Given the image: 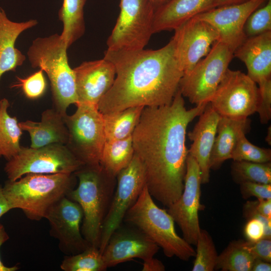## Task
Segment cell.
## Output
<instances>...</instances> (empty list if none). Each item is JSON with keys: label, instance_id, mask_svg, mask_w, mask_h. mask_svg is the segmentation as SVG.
I'll use <instances>...</instances> for the list:
<instances>
[{"label": "cell", "instance_id": "1", "mask_svg": "<svg viewBox=\"0 0 271 271\" xmlns=\"http://www.w3.org/2000/svg\"><path fill=\"white\" fill-rule=\"evenodd\" d=\"M183 97L178 89L170 104L145 107L132 134L134 154L144 167L148 190L167 207L183 191L188 125L208 103L187 109Z\"/></svg>", "mask_w": 271, "mask_h": 271}, {"label": "cell", "instance_id": "2", "mask_svg": "<svg viewBox=\"0 0 271 271\" xmlns=\"http://www.w3.org/2000/svg\"><path fill=\"white\" fill-rule=\"evenodd\" d=\"M104 57L113 63L116 75L112 86L97 105L102 114L172 102L184 74L175 55L173 37L157 50L107 49Z\"/></svg>", "mask_w": 271, "mask_h": 271}, {"label": "cell", "instance_id": "3", "mask_svg": "<svg viewBox=\"0 0 271 271\" xmlns=\"http://www.w3.org/2000/svg\"><path fill=\"white\" fill-rule=\"evenodd\" d=\"M74 174H29L3 186L11 208L20 209L32 220L45 218L48 210L74 188Z\"/></svg>", "mask_w": 271, "mask_h": 271}, {"label": "cell", "instance_id": "4", "mask_svg": "<svg viewBox=\"0 0 271 271\" xmlns=\"http://www.w3.org/2000/svg\"><path fill=\"white\" fill-rule=\"evenodd\" d=\"M78 186L67 195L81 207L83 217L81 230L83 237L99 248L102 226L114 194L115 177L101 166H82L74 173Z\"/></svg>", "mask_w": 271, "mask_h": 271}, {"label": "cell", "instance_id": "5", "mask_svg": "<svg viewBox=\"0 0 271 271\" xmlns=\"http://www.w3.org/2000/svg\"><path fill=\"white\" fill-rule=\"evenodd\" d=\"M67 46L60 35L35 39L27 56L33 68L45 71L50 81L54 108L63 115L78 103L75 77L68 64Z\"/></svg>", "mask_w": 271, "mask_h": 271}, {"label": "cell", "instance_id": "6", "mask_svg": "<svg viewBox=\"0 0 271 271\" xmlns=\"http://www.w3.org/2000/svg\"><path fill=\"white\" fill-rule=\"evenodd\" d=\"M123 221L144 232L168 257L176 256L188 261L195 256V250L178 235L174 219L167 210L156 204L146 185L126 213Z\"/></svg>", "mask_w": 271, "mask_h": 271}, {"label": "cell", "instance_id": "7", "mask_svg": "<svg viewBox=\"0 0 271 271\" xmlns=\"http://www.w3.org/2000/svg\"><path fill=\"white\" fill-rule=\"evenodd\" d=\"M72 115L64 116L68 131L66 146L83 165L98 166L106 142L102 114L97 105L78 103Z\"/></svg>", "mask_w": 271, "mask_h": 271}, {"label": "cell", "instance_id": "8", "mask_svg": "<svg viewBox=\"0 0 271 271\" xmlns=\"http://www.w3.org/2000/svg\"><path fill=\"white\" fill-rule=\"evenodd\" d=\"M233 57L232 49L220 40L215 42L205 57L183 74L179 85L182 96L196 105L209 102Z\"/></svg>", "mask_w": 271, "mask_h": 271}, {"label": "cell", "instance_id": "9", "mask_svg": "<svg viewBox=\"0 0 271 271\" xmlns=\"http://www.w3.org/2000/svg\"><path fill=\"white\" fill-rule=\"evenodd\" d=\"M120 12L107 40V50L144 49L153 34L155 8L150 0H120Z\"/></svg>", "mask_w": 271, "mask_h": 271}, {"label": "cell", "instance_id": "10", "mask_svg": "<svg viewBox=\"0 0 271 271\" xmlns=\"http://www.w3.org/2000/svg\"><path fill=\"white\" fill-rule=\"evenodd\" d=\"M83 164L65 145L52 144L39 148L21 146L4 168L9 180L29 174H73Z\"/></svg>", "mask_w": 271, "mask_h": 271}, {"label": "cell", "instance_id": "11", "mask_svg": "<svg viewBox=\"0 0 271 271\" xmlns=\"http://www.w3.org/2000/svg\"><path fill=\"white\" fill-rule=\"evenodd\" d=\"M209 102L220 116L246 118L256 112L260 91L247 74L228 69Z\"/></svg>", "mask_w": 271, "mask_h": 271}, {"label": "cell", "instance_id": "12", "mask_svg": "<svg viewBox=\"0 0 271 271\" xmlns=\"http://www.w3.org/2000/svg\"><path fill=\"white\" fill-rule=\"evenodd\" d=\"M117 186L102 226L99 249L102 252L111 235L122 224L125 215L146 185L144 167L134 154L129 165L116 176Z\"/></svg>", "mask_w": 271, "mask_h": 271}, {"label": "cell", "instance_id": "13", "mask_svg": "<svg viewBox=\"0 0 271 271\" xmlns=\"http://www.w3.org/2000/svg\"><path fill=\"white\" fill-rule=\"evenodd\" d=\"M201 184L199 165L188 154L183 191L180 197L167 210L180 228L183 238L191 245H196L201 229L198 216L202 206Z\"/></svg>", "mask_w": 271, "mask_h": 271}, {"label": "cell", "instance_id": "14", "mask_svg": "<svg viewBox=\"0 0 271 271\" xmlns=\"http://www.w3.org/2000/svg\"><path fill=\"white\" fill-rule=\"evenodd\" d=\"M83 217L80 206L67 196L51 207L45 216L50 234L59 241L60 249L66 255L81 252L91 245L81 233Z\"/></svg>", "mask_w": 271, "mask_h": 271}, {"label": "cell", "instance_id": "15", "mask_svg": "<svg viewBox=\"0 0 271 271\" xmlns=\"http://www.w3.org/2000/svg\"><path fill=\"white\" fill-rule=\"evenodd\" d=\"M175 55L186 74L210 51L218 40V31L210 23L194 17L175 30Z\"/></svg>", "mask_w": 271, "mask_h": 271}, {"label": "cell", "instance_id": "16", "mask_svg": "<svg viewBox=\"0 0 271 271\" xmlns=\"http://www.w3.org/2000/svg\"><path fill=\"white\" fill-rule=\"evenodd\" d=\"M266 0H249L245 2L217 7L195 17L206 21L218 31L219 40L235 50L247 38L244 32L249 16Z\"/></svg>", "mask_w": 271, "mask_h": 271}, {"label": "cell", "instance_id": "17", "mask_svg": "<svg viewBox=\"0 0 271 271\" xmlns=\"http://www.w3.org/2000/svg\"><path fill=\"white\" fill-rule=\"evenodd\" d=\"M129 225L123 227L121 224L103 250V259L107 268L137 258L145 261L158 252L159 246L157 244L138 228Z\"/></svg>", "mask_w": 271, "mask_h": 271}, {"label": "cell", "instance_id": "18", "mask_svg": "<svg viewBox=\"0 0 271 271\" xmlns=\"http://www.w3.org/2000/svg\"><path fill=\"white\" fill-rule=\"evenodd\" d=\"M73 69L78 103L97 105L114 82L116 73L113 63L104 57L83 62Z\"/></svg>", "mask_w": 271, "mask_h": 271}, {"label": "cell", "instance_id": "19", "mask_svg": "<svg viewBox=\"0 0 271 271\" xmlns=\"http://www.w3.org/2000/svg\"><path fill=\"white\" fill-rule=\"evenodd\" d=\"M220 116L208 102L193 130L188 133L192 141L188 154L199 165L202 184H207L210 180L209 161Z\"/></svg>", "mask_w": 271, "mask_h": 271}, {"label": "cell", "instance_id": "20", "mask_svg": "<svg viewBox=\"0 0 271 271\" xmlns=\"http://www.w3.org/2000/svg\"><path fill=\"white\" fill-rule=\"evenodd\" d=\"M234 56L242 61L247 75L260 87L271 80V31L247 37L235 50Z\"/></svg>", "mask_w": 271, "mask_h": 271}, {"label": "cell", "instance_id": "21", "mask_svg": "<svg viewBox=\"0 0 271 271\" xmlns=\"http://www.w3.org/2000/svg\"><path fill=\"white\" fill-rule=\"evenodd\" d=\"M54 108L44 110L41 121L26 120L19 122L22 130L27 131L31 138L30 147L39 148L52 144L65 145L68 131L64 116Z\"/></svg>", "mask_w": 271, "mask_h": 271}, {"label": "cell", "instance_id": "22", "mask_svg": "<svg viewBox=\"0 0 271 271\" xmlns=\"http://www.w3.org/2000/svg\"><path fill=\"white\" fill-rule=\"evenodd\" d=\"M37 24L36 20L23 22L12 21L0 7V79L5 72L15 71L23 64L26 57L15 48L16 40L23 32Z\"/></svg>", "mask_w": 271, "mask_h": 271}, {"label": "cell", "instance_id": "23", "mask_svg": "<svg viewBox=\"0 0 271 271\" xmlns=\"http://www.w3.org/2000/svg\"><path fill=\"white\" fill-rule=\"evenodd\" d=\"M214 0H170L155 10L153 33L175 30L186 21L207 11Z\"/></svg>", "mask_w": 271, "mask_h": 271}, {"label": "cell", "instance_id": "24", "mask_svg": "<svg viewBox=\"0 0 271 271\" xmlns=\"http://www.w3.org/2000/svg\"><path fill=\"white\" fill-rule=\"evenodd\" d=\"M250 125L248 118L235 119L220 116L210 158V170L220 168L225 161L231 159L239 133L242 131L248 132Z\"/></svg>", "mask_w": 271, "mask_h": 271}, {"label": "cell", "instance_id": "25", "mask_svg": "<svg viewBox=\"0 0 271 271\" xmlns=\"http://www.w3.org/2000/svg\"><path fill=\"white\" fill-rule=\"evenodd\" d=\"M144 107H131L102 114L106 141L121 140L131 137Z\"/></svg>", "mask_w": 271, "mask_h": 271}, {"label": "cell", "instance_id": "26", "mask_svg": "<svg viewBox=\"0 0 271 271\" xmlns=\"http://www.w3.org/2000/svg\"><path fill=\"white\" fill-rule=\"evenodd\" d=\"M86 0H63L58 13L63 26L60 35L68 48L84 34V7Z\"/></svg>", "mask_w": 271, "mask_h": 271}, {"label": "cell", "instance_id": "27", "mask_svg": "<svg viewBox=\"0 0 271 271\" xmlns=\"http://www.w3.org/2000/svg\"><path fill=\"white\" fill-rule=\"evenodd\" d=\"M134 154L132 136L121 140L106 141L100 165L107 174L115 178L129 165Z\"/></svg>", "mask_w": 271, "mask_h": 271}, {"label": "cell", "instance_id": "28", "mask_svg": "<svg viewBox=\"0 0 271 271\" xmlns=\"http://www.w3.org/2000/svg\"><path fill=\"white\" fill-rule=\"evenodd\" d=\"M9 106L7 99L0 100V157L7 161L20 151V141L23 133L17 118L8 113Z\"/></svg>", "mask_w": 271, "mask_h": 271}, {"label": "cell", "instance_id": "29", "mask_svg": "<svg viewBox=\"0 0 271 271\" xmlns=\"http://www.w3.org/2000/svg\"><path fill=\"white\" fill-rule=\"evenodd\" d=\"M242 239L233 240L218 254L215 269L222 271H251L255 260L242 245Z\"/></svg>", "mask_w": 271, "mask_h": 271}, {"label": "cell", "instance_id": "30", "mask_svg": "<svg viewBox=\"0 0 271 271\" xmlns=\"http://www.w3.org/2000/svg\"><path fill=\"white\" fill-rule=\"evenodd\" d=\"M60 268L64 271H104L107 267L99 248L90 245L81 252L66 255Z\"/></svg>", "mask_w": 271, "mask_h": 271}, {"label": "cell", "instance_id": "31", "mask_svg": "<svg viewBox=\"0 0 271 271\" xmlns=\"http://www.w3.org/2000/svg\"><path fill=\"white\" fill-rule=\"evenodd\" d=\"M231 174L234 181L238 184L251 182L270 184L271 163L233 161Z\"/></svg>", "mask_w": 271, "mask_h": 271}, {"label": "cell", "instance_id": "32", "mask_svg": "<svg viewBox=\"0 0 271 271\" xmlns=\"http://www.w3.org/2000/svg\"><path fill=\"white\" fill-rule=\"evenodd\" d=\"M196 245L195 258L192 270H215L218 254L212 237L206 230L201 229Z\"/></svg>", "mask_w": 271, "mask_h": 271}, {"label": "cell", "instance_id": "33", "mask_svg": "<svg viewBox=\"0 0 271 271\" xmlns=\"http://www.w3.org/2000/svg\"><path fill=\"white\" fill-rule=\"evenodd\" d=\"M244 131H241L237 138L231 159L255 163H267L271 161V150L262 148L251 143L246 138Z\"/></svg>", "mask_w": 271, "mask_h": 271}, {"label": "cell", "instance_id": "34", "mask_svg": "<svg viewBox=\"0 0 271 271\" xmlns=\"http://www.w3.org/2000/svg\"><path fill=\"white\" fill-rule=\"evenodd\" d=\"M271 31V0L255 10L248 18L244 28L246 37H253Z\"/></svg>", "mask_w": 271, "mask_h": 271}, {"label": "cell", "instance_id": "35", "mask_svg": "<svg viewBox=\"0 0 271 271\" xmlns=\"http://www.w3.org/2000/svg\"><path fill=\"white\" fill-rule=\"evenodd\" d=\"M43 72L40 69L39 71L26 78L17 77L18 82L13 86L21 87L28 98L37 99L44 94L46 88V82Z\"/></svg>", "mask_w": 271, "mask_h": 271}, {"label": "cell", "instance_id": "36", "mask_svg": "<svg viewBox=\"0 0 271 271\" xmlns=\"http://www.w3.org/2000/svg\"><path fill=\"white\" fill-rule=\"evenodd\" d=\"M243 247L255 259L271 262V239L262 238L257 241L242 240Z\"/></svg>", "mask_w": 271, "mask_h": 271}, {"label": "cell", "instance_id": "37", "mask_svg": "<svg viewBox=\"0 0 271 271\" xmlns=\"http://www.w3.org/2000/svg\"><path fill=\"white\" fill-rule=\"evenodd\" d=\"M240 191L244 199L255 197L257 200L271 199V185L251 182L239 184Z\"/></svg>", "mask_w": 271, "mask_h": 271}, {"label": "cell", "instance_id": "38", "mask_svg": "<svg viewBox=\"0 0 271 271\" xmlns=\"http://www.w3.org/2000/svg\"><path fill=\"white\" fill-rule=\"evenodd\" d=\"M260 94V102L256 111L262 124H266L271 118V81L258 87Z\"/></svg>", "mask_w": 271, "mask_h": 271}, {"label": "cell", "instance_id": "39", "mask_svg": "<svg viewBox=\"0 0 271 271\" xmlns=\"http://www.w3.org/2000/svg\"><path fill=\"white\" fill-rule=\"evenodd\" d=\"M257 200L248 201L243 205V216L246 219L256 218L261 221L265 226L264 238L271 239V219L261 215L256 209Z\"/></svg>", "mask_w": 271, "mask_h": 271}, {"label": "cell", "instance_id": "40", "mask_svg": "<svg viewBox=\"0 0 271 271\" xmlns=\"http://www.w3.org/2000/svg\"><path fill=\"white\" fill-rule=\"evenodd\" d=\"M243 231L247 240L257 241L264 238L265 226L259 220L250 218L247 220Z\"/></svg>", "mask_w": 271, "mask_h": 271}, {"label": "cell", "instance_id": "41", "mask_svg": "<svg viewBox=\"0 0 271 271\" xmlns=\"http://www.w3.org/2000/svg\"><path fill=\"white\" fill-rule=\"evenodd\" d=\"M165 267L163 262L160 260L151 257L144 261L143 271H164Z\"/></svg>", "mask_w": 271, "mask_h": 271}, {"label": "cell", "instance_id": "42", "mask_svg": "<svg viewBox=\"0 0 271 271\" xmlns=\"http://www.w3.org/2000/svg\"><path fill=\"white\" fill-rule=\"evenodd\" d=\"M9 239V236L6 232L3 225L0 223V247ZM19 269L17 265L7 266L2 262L0 258V271H16Z\"/></svg>", "mask_w": 271, "mask_h": 271}, {"label": "cell", "instance_id": "43", "mask_svg": "<svg viewBox=\"0 0 271 271\" xmlns=\"http://www.w3.org/2000/svg\"><path fill=\"white\" fill-rule=\"evenodd\" d=\"M256 209L261 215L271 219V199L257 200Z\"/></svg>", "mask_w": 271, "mask_h": 271}, {"label": "cell", "instance_id": "44", "mask_svg": "<svg viewBox=\"0 0 271 271\" xmlns=\"http://www.w3.org/2000/svg\"><path fill=\"white\" fill-rule=\"evenodd\" d=\"M271 263L262 260L255 259L252 264L251 271H270Z\"/></svg>", "mask_w": 271, "mask_h": 271}, {"label": "cell", "instance_id": "45", "mask_svg": "<svg viewBox=\"0 0 271 271\" xmlns=\"http://www.w3.org/2000/svg\"><path fill=\"white\" fill-rule=\"evenodd\" d=\"M12 210L5 196L3 187L0 184V218Z\"/></svg>", "mask_w": 271, "mask_h": 271}, {"label": "cell", "instance_id": "46", "mask_svg": "<svg viewBox=\"0 0 271 271\" xmlns=\"http://www.w3.org/2000/svg\"><path fill=\"white\" fill-rule=\"evenodd\" d=\"M248 1L249 0H214L208 10L220 6L240 4Z\"/></svg>", "mask_w": 271, "mask_h": 271}, {"label": "cell", "instance_id": "47", "mask_svg": "<svg viewBox=\"0 0 271 271\" xmlns=\"http://www.w3.org/2000/svg\"><path fill=\"white\" fill-rule=\"evenodd\" d=\"M150 1L153 4L154 6L156 9L157 8L166 4V3L169 2L170 0H150Z\"/></svg>", "mask_w": 271, "mask_h": 271}]
</instances>
